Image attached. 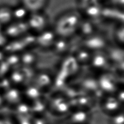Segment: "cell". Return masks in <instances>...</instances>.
<instances>
[{"label":"cell","mask_w":124,"mask_h":124,"mask_svg":"<svg viewBox=\"0 0 124 124\" xmlns=\"http://www.w3.org/2000/svg\"><path fill=\"white\" fill-rule=\"evenodd\" d=\"M12 21V8L7 6L0 7V25L4 27Z\"/></svg>","instance_id":"26"},{"label":"cell","mask_w":124,"mask_h":124,"mask_svg":"<svg viewBox=\"0 0 124 124\" xmlns=\"http://www.w3.org/2000/svg\"><path fill=\"white\" fill-rule=\"evenodd\" d=\"M110 116L111 121L113 124H124V117L123 110Z\"/></svg>","instance_id":"29"},{"label":"cell","mask_w":124,"mask_h":124,"mask_svg":"<svg viewBox=\"0 0 124 124\" xmlns=\"http://www.w3.org/2000/svg\"><path fill=\"white\" fill-rule=\"evenodd\" d=\"M56 38L57 35L53 29L49 27L35 35V47L43 50H50Z\"/></svg>","instance_id":"12"},{"label":"cell","mask_w":124,"mask_h":124,"mask_svg":"<svg viewBox=\"0 0 124 124\" xmlns=\"http://www.w3.org/2000/svg\"><path fill=\"white\" fill-rule=\"evenodd\" d=\"M20 66L34 68L38 62V55L33 50H29L19 54Z\"/></svg>","instance_id":"22"},{"label":"cell","mask_w":124,"mask_h":124,"mask_svg":"<svg viewBox=\"0 0 124 124\" xmlns=\"http://www.w3.org/2000/svg\"><path fill=\"white\" fill-rule=\"evenodd\" d=\"M113 36L116 46L124 48V24L115 25L113 31Z\"/></svg>","instance_id":"25"},{"label":"cell","mask_w":124,"mask_h":124,"mask_svg":"<svg viewBox=\"0 0 124 124\" xmlns=\"http://www.w3.org/2000/svg\"><path fill=\"white\" fill-rule=\"evenodd\" d=\"M12 14L13 21H26L30 12L22 5L19 7L12 8Z\"/></svg>","instance_id":"24"},{"label":"cell","mask_w":124,"mask_h":124,"mask_svg":"<svg viewBox=\"0 0 124 124\" xmlns=\"http://www.w3.org/2000/svg\"><path fill=\"white\" fill-rule=\"evenodd\" d=\"M65 92L63 93L69 99L73 109H85L90 110L96 105V99L85 93L78 87L65 88Z\"/></svg>","instance_id":"2"},{"label":"cell","mask_w":124,"mask_h":124,"mask_svg":"<svg viewBox=\"0 0 124 124\" xmlns=\"http://www.w3.org/2000/svg\"><path fill=\"white\" fill-rule=\"evenodd\" d=\"M20 124H31L30 117H18Z\"/></svg>","instance_id":"31"},{"label":"cell","mask_w":124,"mask_h":124,"mask_svg":"<svg viewBox=\"0 0 124 124\" xmlns=\"http://www.w3.org/2000/svg\"><path fill=\"white\" fill-rule=\"evenodd\" d=\"M69 120L74 124H84L90 118V110L85 109H73L68 115Z\"/></svg>","instance_id":"21"},{"label":"cell","mask_w":124,"mask_h":124,"mask_svg":"<svg viewBox=\"0 0 124 124\" xmlns=\"http://www.w3.org/2000/svg\"><path fill=\"white\" fill-rule=\"evenodd\" d=\"M4 59L10 67L11 70L20 67V59H19V54H15V53L6 54Z\"/></svg>","instance_id":"28"},{"label":"cell","mask_w":124,"mask_h":124,"mask_svg":"<svg viewBox=\"0 0 124 124\" xmlns=\"http://www.w3.org/2000/svg\"><path fill=\"white\" fill-rule=\"evenodd\" d=\"M4 33L8 40L18 38L29 33L26 21H12L3 29Z\"/></svg>","instance_id":"11"},{"label":"cell","mask_w":124,"mask_h":124,"mask_svg":"<svg viewBox=\"0 0 124 124\" xmlns=\"http://www.w3.org/2000/svg\"><path fill=\"white\" fill-rule=\"evenodd\" d=\"M2 97L4 102L13 107L24 101L22 89L13 86L5 91Z\"/></svg>","instance_id":"15"},{"label":"cell","mask_w":124,"mask_h":124,"mask_svg":"<svg viewBox=\"0 0 124 124\" xmlns=\"http://www.w3.org/2000/svg\"><path fill=\"white\" fill-rule=\"evenodd\" d=\"M29 32L37 35L49 27V19L43 11L30 13L26 19Z\"/></svg>","instance_id":"6"},{"label":"cell","mask_w":124,"mask_h":124,"mask_svg":"<svg viewBox=\"0 0 124 124\" xmlns=\"http://www.w3.org/2000/svg\"><path fill=\"white\" fill-rule=\"evenodd\" d=\"M110 45L106 36L98 32L88 37L82 39L81 46L88 49L92 53L105 51Z\"/></svg>","instance_id":"7"},{"label":"cell","mask_w":124,"mask_h":124,"mask_svg":"<svg viewBox=\"0 0 124 124\" xmlns=\"http://www.w3.org/2000/svg\"><path fill=\"white\" fill-rule=\"evenodd\" d=\"M24 101L30 103L44 95L43 93L33 83H30L22 88Z\"/></svg>","instance_id":"18"},{"label":"cell","mask_w":124,"mask_h":124,"mask_svg":"<svg viewBox=\"0 0 124 124\" xmlns=\"http://www.w3.org/2000/svg\"><path fill=\"white\" fill-rule=\"evenodd\" d=\"M123 85H122L120 86V87L119 88V89L117 90V92H116V93L115 94V95L116 96V97L117 98V99L120 102L124 105V92Z\"/></svg>","instance_id":"30"},{"label":"cell","mask_w":124,"mask_h":124,"mask_svg":"<svg viewBox=\"0 0 124 124\" xmlns=\"http://www.w3.org/2000/svg\"><path fill=\"white\" fill-rule=\"evenodd\" d=\"M71 39L65 38L57 36L50 50L52 53L59 56H65L70 54V52L72 48Z\"/></svg>","instance_id":"14"},{"label":"cell","mask_w":124,"mask_h":124,"mask_svg":"<svg viewBox=\"0 0 124 124\" xmlns=\"http://www.w3.org/2000/svg\"><path fill=\"white\" fill-rule=\"evenodd\" d=\"M32 115H42L48 111V98L45 95L29 103Z\"/></svg>","instance_id":"20"},{"label":"cell","mask_w":124,"mask_h":124,"mask_svg":"<svg viewBox=\"0 0 124 124\" xmlns=\"http://www.w3.org/2000/svg\"><path fill=\"white\" fill-rule=\"evenodd\" d=\"M101 19L113 23L115 25L124 24V13L122 11L116 8H102Z\"/></svg>","instance_id":"17"},{"label":"cell","mask_w":124,"mask_h":124,"mask_svg":"<svg viewBox=\"0 0 124 124\" xmlns=\"http://www.w3.org/2000/svg\"><path fill=\"white\" fill-rule=\"evenodd\" d=\"M75 59L80 67L88 66L93 53L82 46H80L73 53Z\"/></svg>","instance_id":"19"},{"label":"cell","mask_w":124,"mask_h":124,"mask_svg":"<svg viewBox=\"0 0 124 124\" xmlns=\"http://www.w3.org/2000/svg\"><path fill=\"white\" fill-rule=\"evenodd\" d=\"M101 110L106 115L111 116L123 110L124 105L115 94H105L100 99Z\"/></svg>","instance_id":"10"},{"label":"cell","mask_w":124,"mask_h":124,"mask_svg":"<svg viewBox=\"0 0 124 124\" xmlns=\"http://www.w3.org/2000/svg\"><path fill=\"white\" fill-rule=\"evenodd\" d=\"M34 124H45V122L42 118H35L34 119Z\"/></svg>","instance_id":"32"},{"label":"cell","mask_w":124,"mask_h":124,"mask_svg":"<svg viewBox=\"0 0 124 124\" xmlns=\"http://www.w3.org/2000/svg\"><path fill=\"white\" fill-rule=\"evenodd\" d=\"M14 109L18 117H30L32 115L29 104L24 101L16 105Z\"/></svg>","instance_id":"27"},{"label":"cell","mask_w":124,"mask_h":124,"mask_svg":"<svg viewBox=\"0 0 124 124\" xmlns=\"http://www.w3.org/2000/svg\"><path fill=\"white\" fill-rule=\"evenodd\" d=\"M82 19V16L79 11H66L56 18L52 29L58 37L71 39L77 34Z\"/></svg>","instance_id":"1"},{"label":"cell","mask_w":124,"mask_h":124,"mask_svg":"<svg viewBox=\"0 0 124 124\" xmlns=\"http://www.w3.org/2000/svg\"><path fill=\"white\" fill-rule=\"evenodd\" d=\"M88 66L98 75L111 70V64L105 51L93 53Z\"/></svg>","instance_id":"8"},{"label":"cell","mask_w":124,"mask_h":124,"mask_svg":"<svg viewBox=\"0 0 124 124\" xmlns=\"http://www.w3.org/2000/svg\"><path fill=\"white\" fill-rule=\"evenodd\" d=\"M1 124H11V123L9 121H4V122H1Z\"/></svg>","instance_id":"33"},{"label":"cell","mask_w":124,"mask_h":124,"mask_svg":"<svg viewBox=\"0 0 124 124\" xmlns=\"http://www.w3.org/2000/svg\"><path fill=\"white\" fill-rule=\"evenodd\" d=\"M72 110L70 103L63 93H56L48 98V111L58 116L67 115Z\"/></svg>","instance_id":"5"},{"label":"cell","mask_w":124,"mask_h":124,"mask_svg":"<svg viewBox=\"0 0 124 124\" xmlns=\"http://www.w3.org/2000/svg\"><path fill=\"white\" fill-rule=\"evenodd\" d=\"M35 47V35L28 33L24 36L14 39L8 40L3 48L6 54H21L25 51L33 50Z\"/></svg>","instance_id":"3"},{"label":"cell","mask_w":124,"mask_h":124,"mask_svg":"<svg viewBox=\"0 0 124 124\" xmlns=\"http://www.w3.org/2000/svg\"><path fill=\"white\" fill-rule=\"evenodd\" d=\"M78 87L96 100H100L104 96L99 88L97 76H85L80 81Z\"/></svg>","instance_id":"9"},{"label":"cell","mask_w":124,"mask_h":124,"mask_svg":"<svg viewBox=\"0 0 124 124\" xmlns=\"http://www.w3.org/2000/svg\"><path fill=\"white\" fill-rule=\"evenodd\" d=\"M98 84L102 93L105 94H115L120 86L124 84L120 78L111 71L102 73L97 76Z\"/></svg>","instance_id":"4"},{"label":"cell","mask_w":124,"mask_h":124,"mask_svg":"<svg viewBox=\"0 0 124 124\" xmlns=\"http://www.w3.org/2000/svg\"><path fill=\"white\" fill-rule=\"evenodd\" d=\"M98 32V27L95 22L82 17V19L79 25L77 34L81 38L84 39Z\"/></svg>","instance_id":"16"},{"label":"cell","mask_w":124,"mask_h":124,"mask_svg":"<svg viewBox=\"0 0 124 124\" xmlns=\"http://www.w3.org/2000/svg\"><path fill=\"white\" fill-rule=\"evenodd\" d=\"M48 0H21V5L30 13L43 11Z\"/></svg>","instance_id":"23"},{"label":"cell","mask_w":124,"mask_h":124,"mask_svg":"<svg viewBox=\"0 0 124 124\" xmlns=\"http://www.w3.org/2000/svg\"><path fill=\"white\" fill-rule=\"evenodd\" d=\"M31 83L36 85L44 94L53 87V76L46 71L35 73Z\"/></svg>","instance_id":"13"}]
</instances>
